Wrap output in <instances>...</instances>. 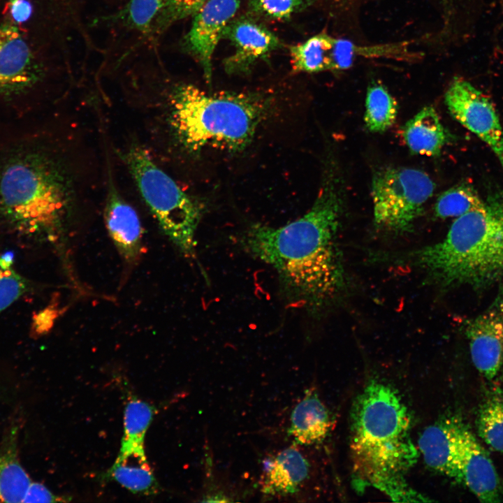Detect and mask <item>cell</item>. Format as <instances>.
I'll return each mask as SVG.
<instances>
[{
	"mask_svg": "<svg viewBox=\"0 0 503 503\" xmlns=\"http://www.w3.org/2000/svg\"><path fill=\"white\" fill-rule=\"evenodd\" d=\"M336 179L327 177L301 217L279 227L253 224L239 240L252 257L275 270L291 304L313 314L337 302L347 287L337 240L344 201Z\"/></svg>",
	"mask_w": 503,
	"mask_h": 503,
	"instance_id": "6da1fadb",
	"label": "cell"
},
{
	"mask_svg": "<svg viewBox=\"0 0 503 503\" xmlns=\"http://www.w3.org/2000/svg\"><path fill=\"white\" fill-rule=\"evenodd\" d=\"M410 430L411 417L398 393L379 381L368 383L351 414L350 449L358 485L377 488L393 501H430L404 477L419 456Z\"/></svg>",
	"mask_w": 503,
	"mask_h": 503,
	"instance_id": "7a4b0ae2",
	"label": "cell"
},
{
	"mask_svg": "<svg viewBox=\"0 0 503 503\" xmlns=\"http://www.w3.org/2000/svg\"><path fill=\"white\" fill-rule=\"evenodd\" d=\"M398 258L443 290L481 289L497 282L503 278V190L489 194L481 209L458 217L442 241Z\"/></svg>",
	"mask_w": 503,
	"mask_h": 503,
	"instance_id": "3957f363",
	"label": "cell"
},
{
	"mask_svg": "<svg viewBox=\"0 0 503 503\" xmlns=\"http://www.w3.org/2000/svg\"><path fill=\"white\" fill-rule=\"evenodd\" d=\"M65 173L38 146L15 145L0 156V219L24 234L52 233L70 206Z\"/></svg>",
	"mask_w": 503,
	"mask_h": 503,
	"instance_id": "277c9868",
	"label": "cell"
},
{
	"mask_svg": "<svg viewBox=\"0 0 503 503\" xmlns=\"http://www.w3.org/2000/svg\"><path fill=\"white\" fill-rule=\"evenodd\" d=\"M170 106L173 131L185 149L235 152L250 144L268 115L270 101L256 94L207 93L182 85L173 90Z\"/></svg>",
	"mask_w": 503,
	"mask_h": 503,
	"instance_id": "5b68a950",
	"label": "cell"
},
{
	"mask_svg": "<svg viewBox=\"0 0 503 503\" xmlns=\"http://www.w3.org/2000/svg\"><path fill=\"white\" fill-rule=\"evenodd\" d=\"M124 159L163 233L184 256L195 258L201 204L184 192L143 148L131 147Z\"/></svg>",
	"mask_w": 503,
	"mask_h": 503,
	"instance_id": "8992f818",
	"label": "cell"
},
{
	"mask_svg": "<svg viewBox=\"0 0 503 503\" xmlns=\"http://www.w3.org/2000/svg\"><path fill=\"white\" fill-rule=\"evenodd\" d=\"M435 188L431 178L418 169L388 168L377 172L372 184L375 226L395 234L409 232Z\"/></svg>",
	"mask_w": 503,
	"mask_h": 503,
	"instance_id": "52a82bcc",
	"label": "cell"
},
{
	"mask_svg": "<svg viewBox=\"0 0 503 503\" xmlns=\"http://www.w3.org/2000/svg\"><path fill=\"white\" fill-rule=\"evenodd\" d=\"M445 103L456 121L491 148L503 169V129L489 98L468 81L455 78L445 94Z\"/></svg>",
	"mask_w": 503,
	"mask_h": 503,
	"instance_id": "ba28073f",
	"label": "cell"
},
{
	"mask_svg": "<svg viewBox=\"0 0 503 503\" xmlns=\"http://www.w3.org/2000/svg\"><path fill=\"white\" fill-rule=\"evenodd\" d=\"M472 361L486 381H498L503 370V286L488 307L465 324Z\"/></svg>",
	"mask_w": 503,
	"mask_h": 503,
	"instance_id": "9c48e42d",
	"label": "cell"
},
{
	"mask_svg": "<svg viewBox=\"0 0 503 503\" xmlns=\"http://www.w3.org/2000/svg\"><path fill=\"white\" fill-rule=\"evenodd\" d=\"M457 481L465 485L481 502L503 499V483L491 458L462 419L455 455Z\"/></svg>",
	"mask_w": 503,
	"mask_h": 503,
	"instance_id": "30bf717a",
	"label": "cell"
},
{
	"mask_svg": "<svg viewBox=\"0 0 503 503\" xmlns=\"http://www.w3.org/2000/svg\"><path fill=\"white\" fill-rule=\"evenodd\" d=\"M28 43L16 27H0V101L10 102L34 87L38 73Z\"/></svg>",
	"mask_w": 503,
	"mask_h": 503,
	"instance_id": "8fae6325",
	"label": "cell"
},
{
	"mask_svg": "<svg viewBox=\"0 0 503 503\" xmlns=\"http://www.w3.org/2000/svg\"><path fill=\"white\" fill-rule=\"evenodd\" d=\"M239 5V0H208L194 15L186 43L200 61L208 82L212 78L214 52Z\"/></svg>",
	"mask_w": 503,
	"mask_h": 503,
	"instance_id": "7c38bea8",
	"label": "cell"
},
{
	"mask_svg": "<svg viewBox=\"0 0 503 503\" xmlns=\"http://www.w3.org/2000/svg\"><path fill=\"white\" fill-rule=\"evenodd\" d=\"M223 38L230 40L234 47L233 53L224 61L225 69L231 74L247 72L255 62L268 57L280 45L272 32L249 19L231 21Z\"/></svg>",
	"mask_w": 503,
	"mask_h": 503,
	"instance_id": "4fadbf2b",
	"label": "cell"
},
{
	"mask_svg": "<svg viewBox=\"0 0 503 503\" xmlns=\"http://www.w3.org/2000/svg\"><path fill=\"white\" fill-rule=\"evenodd\" d=\"M108 234L126 261L135 262L142 252V226L136 211L109 184L104 212Z\"/></svg>",
	"mask_w": 503,
	"mask_h": 503,
	"instance_id": "5bb4252c",
	"label": "cell"
},
{
	"mask_svg": "<svg viewBox=\"0 0 503 503\" xmlns=\"http://www.w3.org/2000/svg\"><path fill=\"white\" fill-rule=\"evenodd\" d=\"M461 420L458 416L443 418L427 427L418 440V449L425 464L455 481V455Z\"/></svg>",
	"mask_w": 503,
	"mask_h": 503,
	"instance_id": "9a60e30c",
	"label": "cell"
},
{
	"mask_svg": "<svg viewBox=\"0 0 503 503\" xmlns=\"http://www.w3.org/2000/svg\"><path fill=\"white\" fill-rule=\"evenodd\" d=\"M330 427L327 407L314 390L307 391L291 412L290 435L297 444L312 445L323 441Z\"/></svg>",
	"mask_w": 503,
	"mask_h": 503,
	"instance_id": "2e32d148",
	"label": "cell"
},
{
	"mask_svg": "<svg viewBox=\"0 0 503 503\" xmlns=\"http://www.w3.org/2000/svg\"><path fill=\"white\" fill-rule=\"evenodd\" d=\"M309 474L307 459L294 446L279 452L270 463L263 483V492L272 495L296 493Z\"/></svg>",
	"mask_w": 503,
	"mask_h": 503,
	"instance_id": "e0dca14e",
	"label": "cell"
},
{
	"mask_svg": "<svg viewBox=\"0 0 503 503\" xmlns=\"http://www.w3.org/2000/svg\"><path fill=\"white\" fill-rule=\"evenodd\" d=\"M402 136L414 153L437 156L453 139L452 135L441 123L432 106H427L409 119L403 127Z\"/></svg>",
	"mask_w": 503,
	"mask_h": 503,
	"instance_id": "ac0fdd59",
	"label": "cell"
},
{
	"mask_svg": "<svg viewBox=\"0 0 503 503\" xmlns=\"http://www.w3.org/2000/svg\"><path fill=\"white\" fill-rule=\"evenodd\" d=\"M475 424L479 437L490 449L503 453V388L498 381H485Z\"/></svg>",
	"mask_w": 503,
	"mask_h": 503,
	"instance_id": "d6986e66",
	"label": "cell"
},
{
	"mask_svg": "<svg viewBox=\"0 0 503 503\" xmlns=\"http://www.w3.org/2000/svg\"><path fill=\"white\" fill-rule=\"evenodd\" d=\"M154 413V408L150 404L136 397L129 398L124 409L121 448L115 461L129 457L147 460L144 441Z\"/></svg>",
	"mask_w": 503,
	"mask_h": 503,
	"instance_id": "ffe728a7",
	"label": "cell"
},
{
	"mask_svg": "<svg viewBox=\"0 0 503 503\" xmlns=\"http://www.w3.org/2000/svg\"><path fill=\"white\" fill-rule=\"evenodd\" d=\"M31 483L17 458L16 442L10 439L0 451V502H23Z\"/></svg>",
	"mask_w": 503,
	"mask_h": 503,
	"instance_id": "44dd1931",
	"label": "cell"
},
{
	"mask_svg": "<svg viewBox=\"0 0 503 503\" xmlns=\"http://www.w3.org/2000/svg\"><path fill=\"white\" fill-rule=\"evenodd\" d=\"M105 477L116 481L133 493L153 495L159 489L156 478L147 460L136 458L134 464H131L128 459L115 461Z\"/></svg>",
	"mask_w": 503,
	"mask_h": 503,
	"instance_id": "7402d4cb",
	"label": "cell"
},
{
	"mask_svg": "<svg viewBox=\"0 0 503 503\" xmlns=\"http://www.w3.org/2000/svg\"><path fill=\"white\" fill-rule=\"evenodd\" d=\"M398 113L395 100L381 85H371L366 94L364 121L371 132L381 133L395 122Z\"/></svg>",
	"mask_w": 503,
	"mask_h": 503,
	"instance_id": "603a6c76",
	"label": "cell"
},
{
	"mask_svg": "<svg viewBox=\"0 0 503 503\" xmlns=\"http://www.w3.org/2000/svg\"><path fill=\"white\" fill-rule=\"evenodd\" d=\"M330 35L317 34L290 48L291 65L295 72L318 73L328 71L327 50Z\"/></svg>",
	"mask_w": 503,
	"mask_h": 503,
	"instance_id": "cb8c5ba5",
	"label": "cell"
},
{
	"mask_svg": "<svg viewBox=\"0 0 503 503\" xmlns=\"http://www.w3.org/2000/svg\"><path fill=\"white\" fill-rule=\"evenodd\" d=\"M484 204L476 190L468 183H462L443 192L435 205V214L444 219L458 217L481 209Z\"/></svg>",
	"mask_w": 503,
	"mask_h": 503,
	"instance_id": "d4e9b609",
	"label": "cell"
},
{
	"mask_svg": "<svg viewBox=\"0 0 503 503\" xmlns=\"http://www.w3.org/2000/svg\"><path fill=\"white\" fill-rule=\"evenodd\" d=\"M28 289L27 281L17 272L11 252L0 253V314Z\"/></svg>",
	"mask_w": 503,
	"mask_h": 503,
	"instance_id": "484cf974",
	"label": "cell"
},
{
	"mask_svg": "<svg viewBox=\"0 0 503 503\" xmlns=\"http://www.w3.org/2000/svg\"><path fill=\"white\" fill-rule=\"evenodd\" d=\"M168 0H130L123 14L126 22L143 32L149 31L159 17Z\"/></svg>",
	"mask_w": 503,
	"mask_h": 503,
	"instance_id": "4316f807",
	"label": "cell"
},
{
	"mask_svg": "<svg viewBox=\"0 0 503 503\" xmlns=\"http://www.w3.org/2000/svg\"><path fill=\"white\" fill-rule=\"evenodd\" d=\"M312 0H252L250 7L256 15L273 20H286L303 10Z\"/></svg>",
	"mask_w": 503,
	"mask_h": 503,
	"instance_id": "83f0119b",
	"label": "cell"
},
{
	"mask_svg": "<svg viewBox=\"0 0 503 503\" xmlns=\"http://www.w3.org/2000/svg\"><path fill=\"white\" fill-rule=\"evenodd\" d=\"M208 0H168L160 17L168 25L189 16H194Z\"/></svg>",
	"mask_w": 503,
	"mask_h": 503,
	"instance_id": "f1b7e54d",
	"label": "cell"
},
{
	"mask_svg": "<svg viewBox=\"0 0 503 503\" xmlns=\"http://www.w3.org/2000/svg\"><path fill=\"white\" fill-rule=\"evenodd\" d=\"M64 498V497L54 495L43 484L31 482L23 502H55L68 501L67 499Z\"/></svg>",
	"mask_w": 503,
	"mask_h": 503,
	"instance_id": "f546056e",
	"label": "cell"
},
{
	"mask_svg": "<svg viewBox=\"0 0 503 503\" xmlns=\"http://www.w3.org/2000/svg\"><path fill=\"white\" fill-rule=\"evenodd\" d=\"M9 7L12 19L18 24L27 22L32 13V6L28 0H13Z\"/></svg>",
	"mask_w": 503,
	"mask_h": 503,
	"instance_id": "4dcf8cb0",
	"label": "cell"
},
{
	"mask_svg": "<svg viewBox=\"0 0 503 503\" xmlns=\"http://www.w3.org/2000/svg\"><path fill=\"white\" fill-rule=\"evenodd\" d=\"M334 1L336 2H338V3H344V2L347 1L348 0H334Z\"/></svg>",
	"mask_w": 503,
	"mask_h": 503,
	"instance_id": "1f68e13d",
	"label": "cell"
}]
</instances>
